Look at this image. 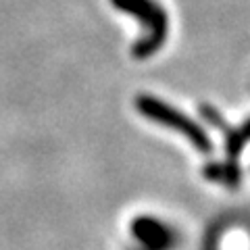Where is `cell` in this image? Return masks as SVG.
Returning a JSON list of instances; mask_svg holds the SVG:
<instances>
[{
  "instance_id": "obj_1",
  "label": "cell",
  "mask_w": 250,
  "mask_h": 250,
  "mask_svg": "<svg viewBox=\"0 0 250 250\" xmlns=\"http://www.w3.org/2000/svg\"><path fill=\"white\" fill-rule=\"evenodd\" d=\"M117 9L134 15L144 25V38L134 46L136 59H148L156 54L169 36V17L163 11V6L154 0H113Z\"/></svg>"
},
{
  "instance_id": "obj_2",
  "label": "cell",
  "mask_w": 250,
  "mask_h": 250,
  "mask_svg": "<svg viewBox=\"0 0 250 250\" xmlns=\"http://www.w3.org/2000/svg\"><path fill=\"white\" fill-rule=\"evenodd\" d=\"M136 106L146 119L159 123L163 127L175 129L179 136L188 138V142L194 148H198L200 152L210 150V140L205 134V129H202L198 123H194L188 115L179 113L177 108H173L171 104H165L163 100L154 98V96H140L136 100Z\"/></svg>"
},
{
  "instance_id": "obj_3",
  "label": "cell",
  "mask_w": 250,
  "mask_h": 250,
  "mask_svg": "<svg viewBox=\"0 0 250 250\" xmlns=\"http://www.w3.org/2000/svg\"><path fill=\"white\" fill-rule=\"evenodd\" d=\"M131 231L136 233L138 240H142L148 246H165L169 242V231L165 229V225L159 223L156 219H138L131 225Z\"/></svg>"
},
{
  "instance_id": "obj_4",
  "label": "cell",
  "mask_w": 250,
  "mask_h": 250,
  "mask_svg": "<svg viewBox=\"0 0 250 250\" xmlns=\"http://www.w3.org/2000/svg\"><path fill=\"white\" fill-rule=\"evenodd\" d=\"M228 134H225V150H228V159L231 163H238V156L242 152L246 142H250V119L242 125L240 129H229L228 125L223 127Z\"/></svg>"
},
{
  "instance_id": "obj_5",
  "label": "cell",
  "mask_w": 250,
  "mask_h": 250,
  "mask_svg": "<svg viewBox=\"0 0 250 250\" xmlns=\"http://www.w3.org/2000/svg\"><path fill=\"white\" fill-rule=\"evenodd\" d=\"M205 177L210 179V182H219V184H225L229 188H238V184H240L238 163L228 161V165H208L205 169Z\"/></svg>"
}]
</instances>
